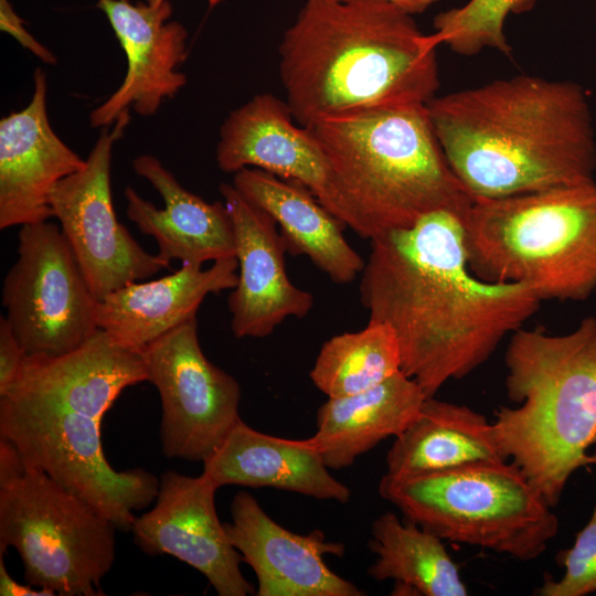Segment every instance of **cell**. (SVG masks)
<instances>
[{
    "instance_id": "obj_17",
    "label": "cell",
    "mask_w": 596,
    "mask_h": 596,
    "mask_svg": "<svg viewBox=\"0 0 596 596\" xmlns=\"http://www.w3.org/2000/svg\"><path fill=\"white\" fill-rule=\"evenodd\" d=\"M148 381L141 350L98 330L75 350L60 355H26L0 398L68 411L103 421L121 392Z\"/></svg>"
},
{
    "instance_id": "obj_21",
    "label": "cell",
    "mask_w": 596,
    "mask_h": 596,
    "mask_svg": "<svg viewBox=\"0 0 596 596\" xmlns=\"http://www.w3.org/2000/svg\"><path fill=\"white\" fill-rule=\"evenodd\" d=\"M236 257L214 260L209 268L183 264L171 275L130 283L99 300L98 328L119 343L141 350L196 317L210 294L237 284Z\"/></svg>"
},
{
    "instance_id": "obj_32",
    "label": "cell",
    "mask_w": 596,
    "mask_h": 596,
    "mask_svg": "<svg viewBox=\"0 0 596 596\" xmlns=\"http://www.w3.org/2000/svg\"><path fill=\"white\" fill-rule=\"evenodd\" d=\"M26 471L18 448L0 437V487L20 478Z\"/></svg>"
},
{
    "instance_id": "obj_27",
    "label": "cell",
    "mask_w": 596,
    "mask_h": 596,
    "mask_svg": "<svg viewBox=\"0 0 596 596\" xmlns=\"http://www.w3.org/2000/svg\"><path fill=\"white\" fill-rule=\"evenodd\" d=\"M400 371V348L393 330L369 320L359 331L327 340L309 375L328 397H342L369 390Z\"/></svg>"
},
{
    "instance_id": "obj_6",
    "label": "cell",
    "mask_w": 596,
    "mask_h": 596,
    "mask_svg": "<svg viewBox=\"0 0 596 596\" xmlns=\"http://www.w3.org/2000/svg\"><path fill=\"white\" fill-rule=\"evenodd\" d=\"M470 270L522 283L541 300H584L596 289V181L475 199L462 219Z\"/></svg>"
},
{
    "instance_id": "obj_14",
    "label": "cell",
    "mask_w": 596,
    "mask_h": 596,
    "mask_svg": "<svg viewBox=\"0 0 596 596\" xmlns=\"http://www.w3.org/2000/svg\"><path fill=\"white\" fill-rule=\"evenodd\" d=\"M220 193L232 220L238 263L237 284L228 296L231 329L240 339L265 338L285 319L306 317L315 298L290 281L276 222L233 184L222 183Z\"/></svg>"
},
{
    "instance_id": "obj_20",
    "label": "cell",
    "mask_w": 596,
    "mask_h": 596,
    "mask_svg": "<svg viewBox=\"0 0 596 596\" xmlns=\"http://www.w3.org/2000/svg\"><path fill=\"white\" fill-rule=\"evenodd\" d=\"M135 172L161 195L163 207L145 200L134 188L125 189L126 215L139 231L158 245V257L170 266H202L226 257H236L232 220L224 202H206L184 189L153 156L141 155L132 161Z\"/></svg>"
},
{
    "instance_id": "obj_26",
    "label": "cell",
    "mask_w": 596,
    "mask_h": 596,
    "mask_svg": "<svg viewBox=\"0 0 596 596\" xmlns=\"http://www.w3.org/2000/svg\"><path fill=\"white\" fill-rule=\"evenodd\" d=\"M369 549L376 561L368 574L375 581H394L393 595L466 596L458 565L441 539L393 512L371 525Z\"/></svg>"
},
{
    "instance_id": "obj_16",
    "label": "cell",
    "mask_w": 596,
    "mask_h": 596,
    "mask_svg": "<svg viewBox=\"0 0 596 596\" xmlns=\"http://www.w3.org/2000/svg\"><path fill=\"white\" fill-rule=\"evenodd\" d=\"M127 58V72L119 88L92 110L91 126L107 127L134 110L141 116L157 113L162 102L185 85L187 77L175 71L188 54L187 29L170 20L169 0L160 4L98 0Z\"/></svg>"
},
{
    "instance_id": "obj_19",
    "label": "cell",
    "mask_w": 596,
    "mask_h": 596,
    "mask_svg": "<svg viewBox=\"0 0 596 596\" xmlns=\"http://www.w3.org/2000/svg\"><path fill=\"white\" fill-rule=\"evenodd\" d=\"M215 159L227 173L257 168L308 188L322 204L328 192L323 152L307 127L295 124L286 100L255 95L232 110L220 129Z\"/></svg>"
},
{
    "instance_id": "obj_8",
    "label": "cell",
    "mask_w": 596,
    "mask_h": 596,
    "mask_svg": "<svg viewBox=\"0 0 596 596\" xmlns=\"http://www.w3.org/2000/svg\"><path fill=\"white\" fill-rule=\"evenodd\" d=\"M117 530L42 471L26 470L0 487V555L15 549L25 582L54 595H104Z\"/></svg>"
},
{
    "instance_id": "obj_11",
    "label": "cell",
    "mask_w": 596,
    "mask_h": 596,
    "mask_svg": "<svg viewBox=\"0 0 596 596\" xmlns=\"http://www.w3.org/2000/svg\"><path fill=\"white\" fill-rule=\"evenodd\" d=\"M148 382L161 401L167 458L204 461L241 418V387L203 353L196 317L141 349Z\"/></svg>"
},
{
    "instance_id": "obj_1",
    "label": "cell",
    "mask_w": 596,
    "mask_h": 596,
    "mask_svg": "<svg viewBox=\"0 0 596 596\" xmlns=\"http://www.w3.org/2000/svg\"><path fill=\"white\" fill-rule=\"evenodd\" d=\"M359 292L369 320L389 326L401 371L426 398L460 380L540 308L522 283H489L469 268L462 219L437 211L372 240Z\"/></svg>"
},
{
    "instance_id": "obj_23",
    "label": "cell",
    "mask_w": 596,
    "mask_h": 596,
    "mask_svg": "<svg viewBox=\"0 0 596 596\" xmlns=\"http://www.w3.org/2000/svg\"><path fill=\"white\" fill-rule=\"evenodd\" d=\"M232 184L279 225L287 252L307 256L336 284L362 273L365 262L345 240V225L308 188L257 168L235 172Z\"/></svg>"
},
{
    "instance_id": "obj_29",
    "label": "cell",
    "mask_w": 596,
    "mask_h": 596,
    "mask_svg": "<svg viewBox=\"0 0 596 596\" xmlns=\"http://www.w3.org/2000/svg\"><path fill=\"white\" fill-rule=\"evenodd\" d=\"M562 558L565 567L562 578L553 581L545 576L536 595L584 596L596 592V502L588 523Z\"/></svg>"
},
{
    "instance_id": "obj_18",
    "label": "cell",
    "mask_w": 596,
    "mask_h": 596,
    "mask_svg": "<svg viewBox=\"0 0 596 596\" xmlns=\"http://www.w3.org/2000/svg\"><path fill=\"white\" fill-rule=\"evenodd\" d=\"M30 103L0 120V228L53 217L50 196L85 164L54 132L46 109V76L36 68Z\"/></svg>"
},
{
    "instance_id": "obj_12",
    "label": "cell",
    "mask_w": 596,
    "mask_h": 596,
    "mask_svg": "<svg viewBox=\"0 0 596 596\" xmlns=\"http://www.w3.org/2000/svg\"><path fill=\"white\" fill-rule=\"evenodd\" d=\"M129 119V113L124 114L111 131L105 129L84 167L60 181L50 196L53 217L99 300L169 268L158 255L139 245L115 213L110 185L113 147Z\"/></svg>"
},
{
    "instance_id": "obj_33",
    "label": "cell",
    "mask_w": 596,
    "mask_h": 596,
    "mask_svg": "<svg viewBox=\"0 0 596 596\" xmlns=\"http://www.w3.org/2000/svg\"><path fill=\"white\" fill-rule=\"evenodd\" d=\"M0 595L1 596H53L50 590L18 583L7 571L3 555H0Z\"/></svg>"
},
{
    "instance_id": "obj_24",
    "label": "cell",
    "mask_w": 596,
    "mask_h": 596,
    "mask_svg": "<svg viewBox=\"0 0 596 596\" xmlns=\"http://www.w3.org/2000/svg\"><path fill=\"white\" fill-rule=\"evenodd\" d=\"M425 400L418 384L400 371L369 390L328 397L317 411V430L309 438L329 469H343L405 430Z\"/></svg>"
},
{
    "instance_id": "obj_7",
    "label": "cell",
    "mask_w": 596,
    "mask_h": 596,
    "mask_svg": "<svg viewBox=\"0 0 596 596\" xmlns=\"http://www.w3.org/2000/svg\"><path fill=\"white\" fill-rule=\"evenodd\" d=\"M380 496L441 540L538 558L557 534L552 508L521 470L487 461L407 477L384 475Z\"/></svg>"
},
{
    "instance_id": "obj_34",
    "label": "cell",
    "mask_w": 596,
    "mask_h": 596,
    "mask_svg": "<svg viewBox=\"0 0 596 596\" xmlns=\"http://www.w3.org/2000/svg\"><path fill=\"white\" fill-rule=\"evenodd\" d=\"M390 1L411 14H418L426 11L429 7L439 0H385Z\"/></svg>"
},
{
    "instance_id": "obj_31",
    "label": "cell",
    "mask_w": 596,
    "mask_h": 596,
    "mask_svg": "<svg viewBox=\"0 0 596 596\" xmlns=\"http://www.w3.org/2000/svg\"><path fill=\"white\" fill-rule=\"evenodd\" d=\"M0 29L9 33L23 47L47 64H55V55L28 32L24 21L17 14L9 0H0Z\"/></svg>"
},
{
    "instance_id": "obj_30",
    "label": "cell",
    "mask_w": 596,
    "mask_h": 596,
    "mask_svg": "<svg viewBox=\"0 0 596 596\" xmlns=\"http://www.w3.org/2000/svg\"><path fill=\"white\" fill-rule=\"evenodd\" d=\"M6 316L0 317V395L15 381L26 356Z\"/></svg>"
},
{
    "instance_id": "obj_15",
    "label": "cell",
    "mask_w": 596,
    "mask_h": 596,
    "mask_svg": "<svg viewBox=\"0 0 596 596\" xmlns=\"http://www.w3.org/2000/svg\"><path fill=\"white\" fill-rule=\"evenodd\" d=\"M231 522L224 523L232 545L257 578V596H363L366 593L331 571L324 555L342 557L344 544L328 541L313 530L294 533L273 520L248 492H237L231 503Z\"/></svg>"
},
{
    "instance_id": "obj_2",
    "label": "cell",
    "mask_w": 596,
    "mask_h": 596,
    "mask_svg": "<svg viewBox=\"0 0 596 596\" xmlns=\"http://www.w3.org/2000/svg\"><path fill=\"white\" fill-rule=\"evenodd\" d=\"M426 109L451 170L475 199L595 181L593 111L576 82L518 74L435 96Z\"/></svg>"
},
{
    "instance_id": "obj_22",
    "label": "cell",
    "mask_w": 596,
    "mask_h": 596,
    "mask_svg": "<svg viewBox=\"0 0 596 596\" xmlns=\"http://www.w3.org/2000/svg\"><path fill=\"white\" fill-rule=\"evenodd\" d=\"M203 473L217 488L268 487L340 503L351 498V490L330 473L310 438L267 435L242 418L203 461Z\"/></svg>"
},
{
    "instance_id": "obj_9",
    "label": "cell",
    "mask_w": 596,
    "mask_h": 596,
    "mask_svg": "<svg viewBox=\"0 0 596 596\" xmlns=\"http://www.w3.org/2000/svg\"><path fill=\"white\" fill-rule=\"evenodd\" d=\"M0 437L19 450L26 470L47 475L118 530L157 497L159 479L142 468L115 470L102 445V421L77 413L0 398Z\"/></svg>"
},
{
    "instance_id": "obj_28",
    "label": "cell",
    "mask_w": 596,
    "mask_h": 596,
    "mask_svg": "<svg viewBox=\"0 0 596 596\" xmlns=\"http://www.w3.org/2000/svg\"><path fill=\"white\" fill-rule=\"evenodd\" d=\"M534 0H469L435 15L432 36L457 54L471 56L485 49L510 55L504 23L510 13L529 10Z\"/></svg>"
},
{
    "instance_id": "obj_3",
    "label": "cell",
    "mask_w": 596,
    "mask_h": 596,
    "mask_svg": "<svg viewBox=\"0 0 596 596\" xmlns=\"http://www.w3.org/2000/svg\"><path fill=\"white\" fill-rule=\"evenodd\" d=\"M437 46L390 1L306 0L278 50L286 103L302 127L426 105L440 85Z\"/></svg>"
},
{
    "instance_id": "obj_4",
    "label": "cell",
    "mask_w": 596,
    "mask_h": 596,
    "mask_svg": "<svg viewBox=\"0 0 596 596\" xmlns=\"http://www.w3.org/2000/svg\"><path fill=\"white\" fill-rule=\"evenodd\" d=\"M307 128L327 162L322 205L363 238L437 211L464 219L475 200L451 170L426 105L371 109Z\"/></svg>"
},
{
    "instance_id": "obj_25",
    "label": "cell",
    "mask_w": 596,
    "mask_h": 596,
    "mask_svg": "<svg viewBox=\"0 0 596 596\" xmlns=\"http://www.w3.org/2000/svg\"><path fill=\"white\" fill-rule=\"evenodd\" d=\"M487 461H508L493 424L466 405L434 396L395 437L386 455V475L416 476Z\"/></svg>"
},
{
    "instance_id": "obj_10",
    "label": "cell",
    "mask_w": 596,
    "mask_h": 596,
    "mask_svg": "<svg viewBox=\"0 0 596 596\" xmlns=\"http://www.w3.org/2000/svg\"><path fill=\"white\" fill-rule=\"evenodd\" d=\"M18 238V258L2 286L6 318L28 355L71 352L99 330V299L60 226L26 224Z\"/></svg>"
},
{
    "instance_id": "obj_13",
    "label": "cell",
    "mask_w": 596,
    "mask_h": 596,
    "mask_svg": "<svg viewBox=\"0 0 596 596\" xmlns=\"http://www.w3.org/2000/svg\"><path fill=\"white\" fill-rule=\"evenodd\" d=\"M217 489L203 472L192 477L166 471L155 507L132 523L134 542L150 556L170 555L195 568L220 596L255 594L241 572L242 556L217 517Z\"/></svg>"
},
{
    "instance_id": "obj_5",
    "label": "cell",
    "mask_w": 596,
    "mask_h": 596,
    "mask_svg": "<svg viewBox=\"0 0 596 596\" xmlns=\"http://www.w3.org/2000/svg\"><path fill=\"white\" fill-rule=\"evenodd\" d=\"M504 360L507 394L520 406L498 408L496 438L553 508L570 477L596 462V317L565 334L521 327Z\"/></svg>"
},
{
    "instance_id": "obj_35",
    "label": "cell",
    "mask_w": 596,
    "mask_h": 596,
    "mask_svg": "<svg viewBox=\"0 0 596 596\" xmlns=\"http://www.w3.org/2000/svg\"><path fill=\"white\" fill-rule=\"evenodd\" d=\"M124 1H130V0H124ZM167 0H146V2L150 3V4H160L162 2H164ZM221 0H207V2L210 3V6H216Z\"/></svg>"
}]
</instances>
